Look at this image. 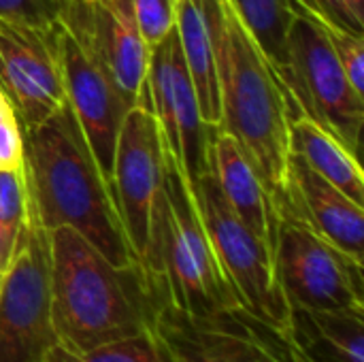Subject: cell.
I'll use <instances>...</instances> for the list:
<instances>
[{
  "instance_id": "cell-1",
  "label": "cell",
  "mask_w": 364,
  "mask_h": 362,
  "mask_svg": "<svg viewBox=\"0 0 364 362\" xmlns=\"http://www.w3.org/2000/svg\"><path fill=\"white\" fill-rule=\"evenodd\" d=\"M213 36L220 124L256 169L277 220L288 209L290 102L262 47L230 0H207Z\"/></svg>"
},
{
  "instance_id": "cell-2",
  "label": "cell",
  "mask_w": 364,
  "mask_h": 362,
  "mask_svg": "<svg viewBox=\"0 0 364 362\" xmlns=\"http://www.w3.org/2000/svg\"><path fill=\"white\" fill-rule=\"evenodd\" d=\"M28 201L45 230L68 226L113 267H134L113 190L68 102L34 128H23Z\"/></svg>"
},
{
  "instance_id": "cell-3",
  "label": "cell",
  "mask_w": 364,
  "mask_h": 362,
  "mask_svg": "<svg viewBox=\"0 0 364 362\" xmlns=\"http://www.w3.org/2000/svg\"><path fill=\"white\" fill-rule=\"evenodd\" d=\"M51 320L58 346L87 352L151 331L156 301L134 267H113L68 226L49 230Z\"/></svg>"
},
{
  "instance_id": "cell-4",
  "label": "cell",
  "mask_w": 364,
  "mask_h": 362,
  "mask_svg": "<svg viewBox=\"0 0 364 362\" xmlns=\"http://www.w3.org/2000/svg\"><path fill=\"white\" fill-rule=\"evenodd\" d=\"M139 269L156 305L196 318L241 309L205 230L194 190L168 149L149 245Z\"/></svg>"
},
{
  "instance_id": "cell-5",
  "label": "cell",
  "mask_w": 364,
  "mask_h": 362,
  "mask_svg": "<svg viewBox=\"0 0 364 362\" xmlns=\"http://www.w3.org/2000/svg\"><path fill=\"white\" fill-rule=\"evenodd\" d=\"M286 36V62L277 73L292 109L331 130L354 156H360L364 96L356 92L324 32L305 6L292 0Z\"/></svg>"
},
{
  "instance_id": "cell-6",
  "label": "cell",
  "mask_w": 364,
  "mask_h": 362,
  "mask_svg": "<svg viewBox=\"0 0 364 362\" xmlns=\"http://www.w3.org/2000/svg\"><path fill=\"white\" fill-rule=\"evenodd\" d=\"M55 346L49 230L28 201L23 226L0 280V362H47Z\"/></svg>"
},
{
  "instance_id": "cell-7",
  "label": "cell",
  "mask_w": 364,
  "mask_h": 362,
  "mask_svg": "<svg viewBox=\"0 0 364 362\" xmlns=\"http://www.w3.org/2000/svg\"><path fill=\"white\" fill-rule=\"evenodd\" d=\"M196 205L239 305L267 326L288 329V301L277 284L271 247L252 233L226 203L211 169L194 186Z\"/></svg>"
},
{
  "instance_id": "cell-8",
  "label": "cell",
  "mask_w": 364,
  "mask_h": 362,
  "mask_svg": "<svg viewBox=\"0 0 364 362\" xmlns=\"http://www.w3.org/2000/svg\"><path fill=\"white\" fill-rule=\"evenodd\" d=\"M273 265L288 303L364 314L363 262L337 250L296 215L279 218Z\"/></svg>"
},
{
  "instance_id": "cell-9",
  "label": "cell",
  "mask_w": 364,
  "mask_h": 362,
  "mask_svg": "<svg viewBox=\"0 0 364 362\" xmlns=\"http://www.w3.org/2000/svg\"><path fill=\"white\" fill-rule=\"evenodd\" d=\"M145 87L149 109L160 124L166 149L194 190L196 181L211 169L209 147L213 126L203 122L198 96L175 28L160 43L149 47Z\"/></svg>"
},
{
  "instance_id": "cell-10",
  "label": "cell",
  "mask_w": 364,
  "mask_h": 362,
  "mask_svg": "<svg viewBox=\"0 0 364 362\" xmlns=\"http://www.w3.org/2000/svg\"><path fill=\"white\" fill-rule=\"evenodd\" d=\"M164 139L149 102L128 109L113 154V196L136 265L145 258L151 218L164 181Z\"/></svg>"
},
{
  "instance_id": "cell-11",
  "label": "cell",
  "mask_w": 364,
  "mask_h": 362,
  "mask_svg": "<svg viewBox=\"0 0 364 362\" xmlns=\"http://www.w3.org/2000/svg\"><path fill=\"white\" fill-rule=\"evenodd\" d=\"M53 38L66 102L77 117L100 173L113 190V154L130 105L122 96L102 60L83 38L62 21L53 26Z\"/></svg>"
},
{
  "instance_id": "cell-12",
  "label": "cell",
  "mask_w": 364,
  "mask_h": 362,
  "mask_svg": "<svg viewBox=\"0 0 364 362\" xmlns=\"http://www.w3.org/2000/svg\"><path fill=\"white\" fill-rule=\"evenodd\" d=\"M0 87L21 128H34L64 102L53 28L43 30L0 17Z\"/></svg>"
},
{
  "instance_id": "cell-13",
  "label": "cell",
  "mask_w": 364,
  "mask_h": 362,
  "mask_svg": "<svg viewBox=\"0 0 364 362\" xmlns=\"http://www.w3.org/2000/svg\"><path fill=\"white\" fill-rule=\"evenodd\" d=\"M60 21L102 60L130 107L147 100L149 45L139 30L132 0H70Z\"/></svg>"
},
{
  "instance_id": "cell-14",
  "label": "cell",
  "mask_w": 364,
  "mask_h": 362,
  "mask_svg": "<svg viewBox=\"0 0 364 362\" xmlns=\"http://www.w3.org/2000/svg\"><path fill=\"white\" fill-rule=\"evenodd\" d=\"M286 213L296 215L337 250L363 262L364 207L318 175L296 154H290L288 209L282 215Z\"/></svg>"
},
{
  "instance_id": "cell-15",
  "label": "cell",
  "mask_w": 364,
  "mask_h": 362,
  "mask_svg": "<svg viewBox=\"0 0 364 362\" xmlns=\"http://www.w3.org/2000/svg\"><path fill=\"white\" fill-rule=\"evenodd\" d=\"M151 329L171 362H258L239 318V309L196 318L156 305Z\"/></svg>"
},
{
  "instance_id": "cell-16",
  "label": "cell",
  "mask_w": 364,
  "mask_h": 362,
  "mask_svg": "<svg viewBox=\"0 0 364 362\" xmlns=\"http://www.w3.org/2000/svg\"><path fill=\"white\" fill-rule=\"evenodd\" d=\"M209 166L235 215L273 252L279 224L275 207L243 147L215 126L209 147Z\"/></svg>"
},
{
  "instance_id": "cell-17",
  "label": "cell",
  "mask_w": 364,
  "mask_h": 362,
  "mask_svg": "<svg viewBox=\"0 0 364 362\" xmlns=\"http://www.w3.org/2000/svg\"><path fill=\"white\" fill-rule=\"evenodd\" d=\"M286 333L314 362H364V314L288 303Z\"/></svg>"
},
{
  "instance_id": "cell-18",
  "label": "cell",
  "mask_w": 364,
  "mask_h": 362,
  "mask_svg": "<svg viewBox=\"0 0 364 362\" xmlns=\"http://www.w3.org/2000/svg\"><path fill=\"white\" fill-rule=\"evenodd\" d=\"M288 139L290 154L303 158L318 175L364 207V173L360 160L331 130L290 107Z\"/></svg>"
},
{
  "instance_id": "cell-19",
  "label": "cell",
  "mask_w": 364,
  "mask_h": 362,
  "mask_svg": "<svg viewBox=\"0 0 364 362\" xmlns=\"http://www.w3.org/2000/svg\"><path fill=\"white\" fill-rule=\"evenodd\" d=\"M175 30L198 96L203 122L207 126H218L220 98L207 0H175Z\"/></svg>"
},
{
  "instance_id": "cell-20",
  "label": "cell",
  "mask_w": 364,
  "mask_h": 362,
  "mask_svg": "<svg viewBox=\"0 0 364 362\" xmlns=\"http://www.w3.org/2000/svg\"><path fill=\"white\" fill-rule=\"evenodd\" d=\"M275 73L286 62V36L292 23V0H230Z\"/></svg>"
},
{
  "instance_id": "cell-21",
  "label": "cell",
  "mask_w": 364,
  "mask_h": 362,
  "mask_svg": "<svg viewBox=\"0 0 364 362\" xmlns=\"http://www.w3.org/2000/svg\"><path fill=\"white\" fill-rule=\"evenodd\" d=\"M47 362H171L168 352L156 331H145L134 337L117 339L111 344H102L87 352H66L55 346Z\"/></svg>"
},
{
  "instance_id": "cell-22",
  "label": "cell",
  "mask_w": 364,
  "mask_h": 362,
  "mask_svg": "<svg viewBox=\"0 0 364 362\" xmlns=\"http://www.w3.org/2000/svg\"><path fill=\"white\" fill-rule=\"evenodd\" d=\"M239 318L258 362H314L290 341L286 331L267 326L243 309H239Z\"/></svg>"
},
{
  "instance_id": "cell-23",
  "label": "cell",
  "mask_w": 364,
  "mask_h": 362,
  "mask_svg": "<svg viewBox=\"0 0 364 362\" xmlns=\"http://www.w3.org/2000/svg\"><path fill=\"white\" fill-rule=\"evenodd\" d=\"M28 211V186L23 164L17 169H0V230L15 247L17 235Z\"/></svg>"
},
{
  "instance_id": "cell-24",
  "label": "cell",
  "mask_w": 364,
  "mask_h": 362,
  "mask_svg": "<svg viewBox=\"0 0 364 362\" xmlns=\"http://www.w3.org/2000/svg\"><path fill=\"white\" fill-rule=\"evenodd\" d=\"M309 15L316 19V23L324 32L326 41L331 43L337 60L341 62V66H343L348 79L352 81V85L356 87V92H360L364 96V36H358V34H354V32H350V30H346L341 26L331 23L328 19L316 15L314 11H309Z\"/></svg>"
},
{
  "instance_id": "cell-25",
  "label": "cell",
  "mask_w": 364,
  "mask_h": 362,
  "mask_svg": "<svg viewBox=\"0 0 364 362\" xmlns=\"http://www.w3.org/2000/svg\"><path fill=\"white\" fill-rule=\"evenodd\" d=\"M70 0H0V17L43 30H51Z\"/></svg>"
},
{
  "instance_id": "cell-26",
  "label": "cell",
  "mask_w": 364,
  "mask_h": 362,
  "mask_svg": "<svg viewBox=\"0 0 364 362\" xmlns=\"http://www.w3.org/2000/svg\"><path fill=\"white\" fill-rule=\"evenodd\" d=\"M139 30L149 47L175 28V0H132Z\"/></svg>"
},
{
  "instance_id": "cell-27",
  "label": "cell",
  "mask_w": 364,
  "mask_h": 362,
  "mask_svg": "<svg viewBox=\"0 0 364 362\" xmlns=\"http://www.w3.org/2000/svg\"><path fill=\"white\" fill-rule=\"evenodd\" d=\"M23 164V128L15 107L0 87V169Z\"/></svg>"
},
{
  "instance_id": "cell-28",
  "label": "cell",
  "mask_w": 364,
  "mask_h": 362,
  "mask_svg": "<svg viewBox=\"0 0 364 362\" xmlns=\"http://www.w3.org/2000/svg\"><path fill=\"white\" fill-rule=\"evenodd\" d=\"M316 15L364 36V0H296Z\"/></svg>"
},
{
  "instance_id": "cell-29",
  "label": "cell",
  "mask_w": 364,
  "mask_h": 362,
  "mask_svg": "<svg viewBox=\"0 0 364 362\" xmlns=\"http://www.w3.org/2000/svg\"><path fill=\"white\" fill-rule=\"evenodd\" d=\"M11 256H13V245L6 241L4 233L0 230V280H2V275H4V271H6V267L11 262Z\"/></svg>"
}]
</instances>
